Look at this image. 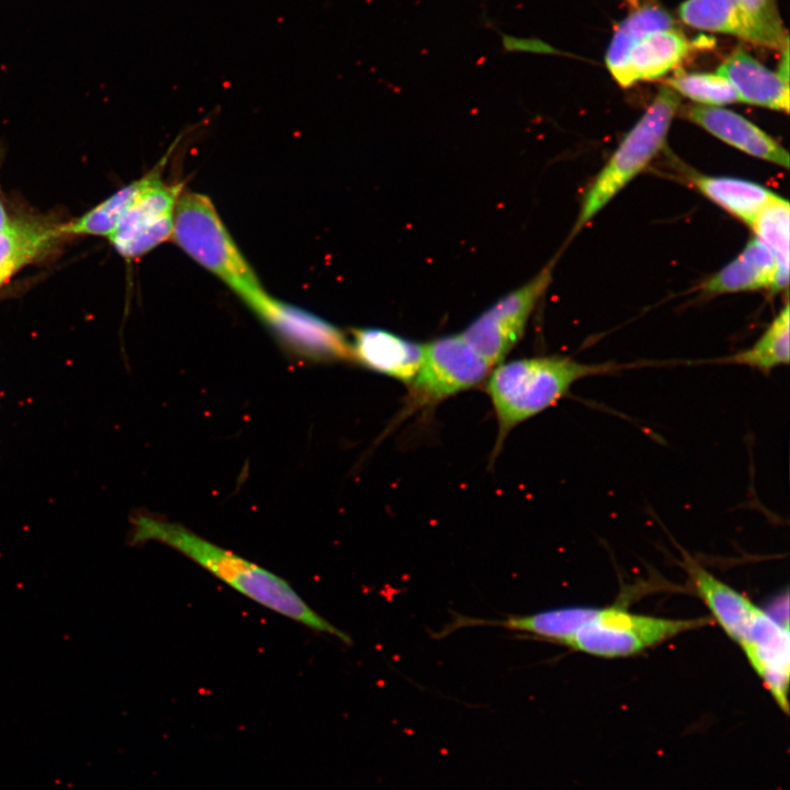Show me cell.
<instances>
[{
	"mask_svg": "<svg viewBox=\"0 0 790 790\" xmlns=\"http://www.w3.org/2000/svg\"><path fill=\"white\" fill-rule=\"evenodd\" d=\"M131 521V544L156 541L168 545L259 605L308 629L351 644L348 634L314 611L285 579L274 573L207 541L180 523L144 514L134 516Z\"/></svg>",
	"mask_w": 790,
	"mask_h": 790,
	"instance_id": "obj_1",
	"label": "cell"
},
{
	"mask_svg": "<svg viewBox=\"0 0 790 790\" xmlns=\"http://www.w3.org/2000/svg\"><path fill=\"white\" fill-rule=\"evenodd\" d=\"M623 366L611 361L585 363L557 354L501 361L495 365L485 380V392L497 421L493 458L514 428L554 406L576 382L614 373Z\"/></svg>",
	"mask_w": 790,
	"mask_h": 790,
	"instance_id": "obj_2",
	"label": "cell"
},
{
	"mask_svg": "<svg viewBox=\"0 0 790 790\" xmlns=\"http://www.w3.org/2000/svg\"><path fill=\"white\" fill-rule=\"evenodd\" d=\"M171 239L249 307L266 293L208 196L196 192L180 193Z\"/></svg>",
	"mask_w": 790,
	"mask_h": 790,
	"instance_id": "obj_3",
	"label": "cell"
},
{
	"mask_svg": "<svg viewBox=\"0 0 790 790\" xmlns=\"http://www.w3.org/2000/svg\"><path fill=\"white\" fill-rule=\"evenodd\" d=\"M678 105L679 98L675 91L663 87L586 192L573 235L658 154L665 145Z\"/></svg>",
	"mask_w": 790,
	"mask_h": 790,
	"instance_id": "obj_4",
	"label": "cell"
},
{
	"mask_svg": "<svg viewBox=\"0 0 790 790\" xmlns=\"http://www.w3.org/2000/svg\"><path fill=\"white\" fill-rule=\"evenodd\" d=\"M711 622L710 618L704 617L669 619L637 614L612 606L599 608L594 620L579 629L564 645L599 657H625Z\"/></svg>",
	"mask_w": 790,
	"mask_h": 790,
	"instance_id": "obj_5",
	"label": "cell"
},
{
	"mask_svg": "<svg viewBox=\"0 0 790 790\" xmlns=\"http://www.w3.org/2000/svg\"><path fill=\"white\" fill-rule=\"evenodd\" d=\"M492 369L461 334L440 336L425 343L419 370L407 385L405 413L435 406L482 384Z\"/></svg>",
	"mask_w": 790,
	"mask_h": 790,
	"instance_id": "obj_6",
	"label": "cell"
},
{
	"mask_svg": "<svg viewBox=\"0 0 790 790\" xmlns=\"http://www.w3.org/2000/svg\"><path fill=\"white\" fill-rule=\"evenodd\" d=\"M554 263L555 259L526 283L499 297L461 332L492 368L505 361L522 338L533 311L552 282Z\"/></svg>",
	"mask_w": 790,
	"mask_h": 790,
	"instance_id": "obj_7",
	"label": "cell"
},
{
	"mask_svg": "<svg viewBox=\"0 0 790 790\" xmlns=\"http://www.w3.org/2000/svg\"><path fill=\"white\" fill-rule=\"evenodd\" d=\"M181 184L156 177L133 200L108 238L125 260L138 259L171 239Z\"/></svg>",
	"mask_w": 790,
	"mask_h": 790,
	"instance_id": "obj_8",
	"label": "cell"
},
{
	"mask_svg": "<svg viewBox=\"0 0 790 790\" xmlns=\"http://www.w3.org/2000/svg\"><path fill=\"white\" fill-rule=\"evenodd\" d=\"M250 308L291 351L316 361L352 360L349 340L320 317L267 293Z\"/></svg>",
	"mask_w": 790,
	"mask_h": 790,
	"instance_id": "obj_9",
	"label": "cell"
},
{
	"mask_svg": "<svg viewBox=\"0 0 790 790\" xmlns=\"http://www.w3.org/2000/svg\"><path fill=\"white\" fill-rule=\"evenodd\" d=\"M678 14L695 29L732 34L779 49L789 43L782 23L758 20L742 7L740 0H686Z\"/></svg>",
	"mask_w": 790,
	"mask_h": 790,
	"instance_id": "obj_10",
	"label": "cell"
},
{
	"mask_svg": "<svg viewBox=\"0 0 790 790\" xmlns=\"http://www.w3.org/2000/svg\"><path fill=\"white\" fill-rule=\"evenodd\" d=\"M685 568L696 592L726 635L740 646L746 643L766 612L697 562L686 558Z\"/></svg>",
	"mask_w": 790,
	"mask_h": 790,
	"instance_id": "obj_11",
	"label": "cell"
},
{
	"mask_svg": "<svg viewBox=\"0 0 790 790\" xmlns=\"http://www.w3.org/2000/svg\"><path fill=\"white\" fill-rule=\"evenodd\" d=\"M352 360L362 366L408 385L417 374L424 345L381 328L352 330Z\"/></svg>",
	"mask_w": 790,
	"mask_h": 790,
	"instance_id": "obj_12",
	"label": "cell"
},
{
	"mask_svg": "<svg viewBox=\"0 0 790 790\" xmlns=\"http://www.w3.org/2000/svg\"><path fill=\"white\" fill-rule=\"evenodd\" d=\"M687 117L731 146L760 159L789 167V155L766 132L733 111L714 106H690Z\"/></svg>",
	"mask_w": 790,
	"mask_h": 790,
	"instance_id": "obj_13",
	"label": "cell"
},
{
	"mask_svg": "<svg viewBox=\"0 0 790 790\" xmlns=\"http://www.w3.org/2000/svg\"><path fill=\"white\" fill-rule=\"evenodd\" d=\"M598 611L599 608L566 607L527 616H510L500 620L456 616L455 620L440 634H448L461 627L489 625L528 633L538 639L564 645L579 629L592 621Z\"/></svg>",
	"mask_w": 790,
	"mask_h": 790,
	"instance_id": "obj_14",
	"label": "cell"
},
{
	"mask_svg": "<svg viewBox=\"0 0 790 790\" xmlns=\"http://www.w3.org/2000/svg\"><path fill=\"white\" fill-rule=\"evenodd\" d=\"M718 72L734 88L738 101L771 110L789 111V82L763 66L742 48L735 49Z\"/></svg>",
	"mask_w": 790,
	"mask_h": 790,
	"instance_id": "obj_15",
	"label": "cell"
},
{
	"mask_svg": "<svg viewBox=\"0 0 790 790\" xmlns=\"http://www.w3.org/2000/svg\"><path fill=\"white\" fill-rule=\"evenodd\" d=\"M776 273L774 255L755 237L734 260L706 280L699 290L709 296L758 290L774 293Z\"/></svg>",
	"mask_w": 790,
	"mask_h": 790,
	"instance_id": "obj_16",
	"label": "cell"
},
{
	"mask_svg": "<svg viewBox=\"0 0 790 790\" xmlns=\"http://www.w3.org/2000/svg\"><path fill=\"white\" fill-rule=\"evenodd\" d=\"M58 225L35 217H16L0 233V289L63 238Z\"/></svg>",
	"mask_w": 790,
	"mask_h": 790,
	"instance_id": "obj_17",
	"label": "cell"
},
{
	"mask_svg": "<svg viewBox=\"0 0 790 790\" xmlns=\"http://www.w3.org/2000/svg\"><path fill=\"white\" fill-rule=\"evenodd\" d=\"M691 44L676 29L650 33L630 49L625 86L639 80L655 79L675 69L690 50Z\"/></svg>",
	"mask_w": 790,
	"mask_h": 790,
	"instance_id": "obj_18",
	"label": "cell"
},
{
	"mask_svg": "<svg viewBox=\"0 0 790 790\" xmlns=\"http://www.w3.org/2000/svg\"><path fill=\"white\" fill-rule=\"evenodd\" d=\"M170 151L171 150H169L159 160V162L142 178L122 187L78 218L59 224V235L61 237L98 236L109 238L114 232L123 213L136 195L156 177L162 174V170L169 158Z\"/></svg>",
	"mask_w": 790,
	"mask_h": 790,
	"instance_id": "obj_19",
	"label": "cell"
},
{
	"mask_svg": "<svg viewBox=\"0 0 790 790\" xmlns=\"http://www.w3.org/2000/svg\"><path fill=\"white\" fill-rule=\"evenodd\" d=\"M695 185L710 200L749 226L778 194L757 183L727 177L693 178Z\"/></svg>",
	"mask_w": 790,
	"mask_h": 790,
	"instance_id": "obj_20",
	"label": "cell"
},
{
	"mask_svg": "<svg viewBox=\"0 0 790 790\" xmlns=\"http://www.w3.org/2000/svg\"><path fill=\"white\" fill-rule=\"evenodd\" d=\"M789 311V303L786 302L751 347L721 359L719 362L745 365L763 374L787 365L790 353Z\"/></svg>",
	"mask_w": 790,
	"mask_h": 790,
	"instance_id": "obj_21",
	"label": "cell"
},
{
	"mask_svg": "<svg viewBox=\"0 0 790 790\" xmlns=\"http://www.w3.org/2000/svg\"><path fill=\"white\" fill-rule=\"evenodd\" d=\"M789 202L777 196L756 216L751 227L756 238L774 255L777 273L774 293L787 291L789 283Z\"/></svg>",
	"mask_w": 790,
	"mask_h": 790,
	"instance_id": "obj_22",
	"label": "cell"
},
{
	"mask_svg": "<svg viewBox=\"0 0 790 790\" xmlns=\"http://www.w3.org/2000/svg\"><path fill=\"white\" fill-rule=\"evenodd\" d=\"M666 83L674 91L706 105H724L738 101L730 81L719 72L679 71Z\"/></svg>",
	"mask_w": 790,
	"mask_h": 790,
	"instance_id": "obj_23",
	"label": "cell"
},
{
	"mask_svg": "<svg viewBox=\"0 0 790 790\" xmlns=\"http://www.w3.org/2000/svg\"><path fill=\"white\" fill-rule=\"evenodd\" d=\"M742 7L753 16L768 23H781L774 0H740Z\"/></svg>",
	"mask_w": 790,
	"mask_h": 790,
	"instance_id": "obj_24",
	"label": "cell"
},
{
	"mask_svg": "<svg viewBox=\"0 0 790 790\" xmlns=\"http://www.w3.org/2000/svg\"><path fill=\"white\" fill-rule=\"evenodd\" d=\"M12 221L13 218L9 215L8 208L5 207L0 185V233L4 230L12 223Z\"/></svg>",
	"mask_w": 790,
	"mask_h": 790,
	"instance_id": "obj_25",
	"label": "cell"
},
{
	"mask_svg": "<svg viewBox=\"0 0 790 790\" xmlns=\"http://www.w3.org/2000/svg\"><path fill=\"white\" fill-rule=\"evenodd\" d=\"M633 8L637 7L639 0H627Z\"/></svg>",
	"mask_w": 790,
	"mask_h": 790,
	"instance_id": "obj_26",
	"label": "cell"
}]
</instances>
